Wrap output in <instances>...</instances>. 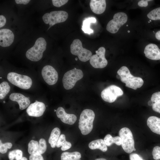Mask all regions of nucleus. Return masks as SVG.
Listing matches in <instances>:
<instances>
[{
    "instance_id": "a211bd4d",
    "label": "nucleus",
    "mask_w": 160,
    "mask_h": 160,
    "mask_svg": "<svg viewBox=\"0 0 160 160\" xmlns=\"http://www.w3.org/2000/svg\"><path fill=\"white\" fill-rule=\"evenodd\" d=\"M9 99L12 101L17 102L20 110H24L29 106L30 101L29 98L23 94L18 93H13L11 94Z\"/></svg>"
},
{
    "instance_id": "58836bf2",
    "label": "nucleus",
    "mask_w": 160,
    "mask_h": 160,
    "mask_svg": "<svg viewBox=\"0 0 160 160\" xmlns=\"http://www.w3.org/2000/svg\"><path fill=\"white\" fill-rule=\"evenodd\" d=\"M114 143L118 145H120L121 144V139L119 136H116L113 137Z\"/></svg>"
},
{
    "instance_id": "f03ea898",
    "label": "nucleus",
    "mask_w": 160,
    "mask_h": 160,
    "mask_svg": "<svg viewBox=\"0 0 160 160\" xmlns=\"http://www.w3.org/2000/svg\"><path fill=\"white\" fill-rule=\"evenodd\" d=\"M46 46L47 42L45 39L42 37L38 38L33 47L26 51V57L32 61H39L43 57V53L46 49Z\"/></svg>"
},
{
    "instance_id": "c756f323",
    "label": "nucleus",
    "mask_w": 160,
    "mask_h": 160,
    "mask_svg": "<svg viewBox=\"0 0 160 160\" xmlns=\"http://www.w3.org/2000/svg\"><path fill=\"white\" fill-rule=\"evenodd\" d=\"M12 146V144L9 142H7L4 144L1 142V140H0V152L4 154L6 153L7 151V149L11 148Z\"/></svg>"
},
{
    "instance_id": "9d476101",
    "label": "nucleus",
    "mask_w": 160,
    "mask_h": 160,
    "mask_svg": "<svg viewBox=\"0 0 160 160\" xmlns=\"http://www.w3.org/2000/svg\"><path fill=\"white\" fill-rule=\"evenodd\" d=\"M123 94V92L121 88L116 85H112L104 89L101 92V96L104 101L112 103Z\"/></svg>"
},
{
    "instance_id": "1a4fd4ad",
    "label": "nucleus",
    "mask_w": 160,
    "mask_h": 160,
    "mask_svg": "<svg viewBox=\"0 0 160 160\" xmlns=\"http://www.w3.org/2000/svg\"><path fill=\"white\" fill-rule=\"evenodd\" d=\"M127 20L128 16L125 13L123 12H117L114 15L113 19L107 23L106 29L111 33H115Z\"/></svg>"
},
{
    "instance_id": "20e7f679",
    "label": "nucleus",
    "mask_w": 160,
    "mask_h": 160,
    "mask_svg": "<svg viewBox=\"0 0 160 160\" xmlns=\"http://www.w3.org/2000/svg\"><path fill=\"white\" fill-rule=\"evenodd\" d=\"M68 17V13L64 11H54L44 14L42 19L45 24H49L48 30L55 24L65 22Z\"/></svg>"
},
{
    "instance_id": "2eb2a0df",
    "label": "nucleus",
    "mask_w": 160,
    "mask_h": 160,
    "mask_svg": "<svg viewBox=\"0 0 160 160\" xmlns=\"http://www.w3.org/2000/svg\"><path fill=\"white\" fill-rule=\"evenodd\" d=\"M144 52L145 57L149 59L154 60H160V49L156 44H148L145 47Z\"/></svg>"
},
{
    "instance_id": "4468645a",
    "label": "nucleus",
    "mask_w": 160,
    "mask_h": 160,
    "mask_svg": "<svg viewBox=\"0 0 160 160\" xmlns=\"http://www.w3.org/2000/svg\"><path fill=\"white\" fill-rule=\"evenodd\" d=\"M46 108V106L44 103L36 101L28 106L26 112L30 116L38 117L42 115Z\"/></svg>"
},
{
    "instance_id": "72a5a7b5",
    "label": "nucleus",
    "mask_w": 160,
    "mask_h": 160,
    "mask_svg": "<svg viewBox=\"0 0 160 160\" xmlns=\"http://www.w3.org/2000/svg\"><path fill=\"white\" fill-rule=\"evenodd\" d=\"M29 159V160H44L43 156L40 154L31 155Z\"/></svg>"
},
{
    "instance_id": "f704fd0d",
    "label": "nucleus",
    "mask_w": 160,
    "mask_h": 160,
    "mask_svg": "<svg viewBox=\"0 0 160 160\" xmlns=\"http://www.w3.org/2000/svg\"><path fill=\"white\" fill-rule=\"evenodd\" d=\"M130 160H145L139 155L135 153H132L130 155Z\"/></svg>"
},
{
    "instance_id": "ddd939ff",
    "label": "nucleus",
    "mask_w": 160,
    "mask_h": 160,
    "mask_svg": "<svg viewBox=\"0 0 160 160\" xmlns=\"http://www.w3.org/2000/svg\"><path fill=\"white\" fill-rule=\"evenodd\" d=\"M28 152L31 155L36 154H41L46 151L47 145L45 140L41 138L39 143L34 140H31L28 145Z\"/></svg>"
},
{
    "instance_id": "c9c22d12",
    "label": "nucleus",
    "mask_w": 160,
    "mask_h": 160,
    "mask_svg": "<svg viewBox=\"0 0 160 160\" xmlns=\"http://www.w3.org/2000/svg\"><path fill=\"white\" fill-rule=\"evenodd\" d=\"M152 0H141L138 3V5L141 7H145L148 5V2Z\"/></svg>"
},
{
    "instance_id": "4be33fe9",
    "label": "nucleus",
    "mask_w": 160,
    "mask_h": 160,
    "mask_svg": "<svg viewBox=\"0 0 160 160\" xmlns=\"http://www.w3.org/2000/svg\"><path fill=\"white\" fill-rule=\"evenodd\" d=\"M97 21L95 17H90L85 18L83 21L81 29L85 33L90 34L94 32V31L90 28V25L92 23H95Z\"/></svg>"
},
{
    "instance_id": "4c0bfd02",
    "label": "nucleus",
    "mask_w": 160,
    "mask_h": 160,
    "mask_svg": "<svg viewBox=\"0 0 160 160\" xmlns=\"http://www.w3.org/2000/svg\"><path fill=\"white\" fill-rule=\"evenodd\" d=\"M153 37L156 40L160 42V30H157L154 32Z\"/></svg>"
},
{
    "instance_id": "c03bdc74",
    "label": "nucleus",
    "mask_w": 160,
    "mask_h": 160,
    "mask_svg": "<svg viewBox=\"0 0 160 160\" xmlns=\"http://www.w3.org/2000/svg\"><path fill=\"white\" fill-rule=\"evenodd\" d=\"M78 60V59H77V58H75V60Z\"/></svg>"
},
{
    "instance_id": "412c9836",
    "label": "nucleus",
    "mask_w": 160,
    "mask_h": 160,
    "mask_svg": "<svg viewBox=\"0 0 160 160\" xmlns=\"http://www.w3.org/2000/svg\"><path fill=\"white\" fill-rule=\"evenodd\" d=\"M147 17L155 25L160 24V7L150 11L147 14Z\"/></svg>"
},
{
    "instance_id": "dca6fc26",
    "label": "nucleus",
    "mask_w": 160,
    "mask_h": 160,
    "mask_svg": "<svg viewBox=\"0 0 160 160\" xmlns=\"http://www.w3.org/2000/svg\"><path fill=\"white\" fill-rule=\"evenodd\" d=\"M14 39V35L10 29L4 28L0 30V45L3 47L11 45Z\"/></svg>"
},
{
    "instance_id": "cd10ccee",
    "label": "nucleus",
    "mask_w": 160,
    "mask_h": 160,
    "mask_svg": "<svg viewBox=\"0 0 160 160\" xmlns=\"http://www.w3.org/2000/svg\"><path fill=\"white\" fill-rule=\"evenodd\" d=\"M10 87L8 83L3 81L0 84V99H4L9 93Z\"/></svg>"
},
{
    "instance_id": "49530a36",
    "label": "nucleus",
    "mask_w": 160,
    "mask_h": 160,
    "mask_svg": "<svg viewBox=\"0 0 160 160\" xmlns=\"http://www.w3.org/2000/svg\"><path fill=\"white\" fill-rule=\"evenodd\" d=\"M81 160L79 159H76V160Z\"/></svg>"
},
{
    "instance_id": "473e14b6",
    "label": "nucleus",
    "mask_w": 160,
    "mask_h": 160,
    "mask_svg": "<svg viewBox=\"0 0 160 160\" xmlns=\"http://www.w3.org/2000/svg\"><path fill=\"white\" fill-rule=\"evenodd\" d=\"M68 0H52L53 5L57 7H60L67 3Z\"/></svg>"
},
{
    "instance_id": "de8ad7c7",
    "label": "nucleus",
    "mask_w": 160,
    "mask_h": 160,
    "mask_svg": "<svg viewBox=\"0 0 160 160\" xmlns=\"http://www.w3.org/2000/svg\"><path fill=\"white\" fill-rule=\"evenodd\" d=\"M3 103H5V102L4 101L3 102Z\"/></svg>"
},
{
    "instance_id": "c85d7f7f",
    "label": "nucleus",
    "mask_w": 160,
    "mask_h": 160,
    "mask_svg": "<svg viewBox=\"0 0 160 160\" xmlns=\"http://www.w3.org/2000/svg\"><path fill=\"white\" fill-rule=\"evenodd\" d=\"M23 156L22 151L19 149L14 150L9 152L8 157L10 160H20Z\"/></svg>"
},
{
    "instance_id": "37998d69",
    "label": "nucleus",
    "mask_w": 160,
    "mask_h": 160,
    "mask_svg": "<svg viewBox=\"0 0 160 160\" xmlns=\"http://www.w3.org/2000/svg\"><path fill=\"white\" fill-rule=\"evenodd\" d=\"M20 160H28V159L25 157H23Z\"/></svg>"
},
{
    "instance_id": "ea45409f",
    "label": "nucleus",
    "mask_w": 160,
    "mask_h": 160,
    "mask_svg": "<svg viewBox=\"0 0 160 160\" xmlns=\"http://www.w3.org/2000/svg\"><path fill=\"white\" fill-rule=\"evenodd\" d=\"M30 1L29 0H15V2L17 4H27Z\"/></svg>"
},
{
    "instance_id": "bb28decb",
    "label": "nucleus",
    "mask_w": 160,
    "mask_h": 160,
    "mask_svg": "<svg viewBox=\"0 0 160 160\" xmlns=\"http://www.w3.org/2000/svg\"><path fill=\"white\" fill-rule=\"evenodd\" d=\"M151 100L154 103L152 106L153 110L160 113V92H156L153 94Z\"/></svg>"
},
{
    "instance_id": "e433bc0d",
    "label": "nucleus",
    "mask_w": 160,
    "mask_h": 160,
    "mask_svg": "<svg viewBox=\"0 0 160 160\" xmlns=\"http://www.w3.org/2000/svg\"><path fill=\"white\" fill-rule=\"evenodd\" d=\"M6 20L5 17L3 15H0V28H1L5 25Z\"/></svg>"
},
{
    "instance_id": "b1692460",
    "label": "nucleus",
    "mask_w": 160,
    "mask_h": 160,
    "mask_svg": "<svg viewBox=\"0 0 160 160\" xmlns=\"http://www.w3.org/2000/svg\"><path fill=\"white\" fill-rule=\"evenodd\" d=\"M60 134V130L58 127L55 128L52 131L48 139V142L52 148H54L56 147Z\"/></svg>"
},
{
    "instance_id": "9b49d317",
    "label": "nucleus",
    "mask_w": 160,
    "mask_h": 160,
    "mask_svg": "<svg viewBox=\"0 0 160 160\" xmlns=\"http://www.w3.org/2000/svg\"><path fill=\"white\" fill-rule=\"evenodd\" d=\"M105 49L104 47H100L96 51V54L92 55L90 59L91 65L95 68H103L108 64V61L105 57Z\"/></svg>"
},
{
    "instance_id": "7c9ffc66",
    "label": "nucleus",
    "mask_w": 160,
    "mask_h": 160,
    "mask_svg": "<svg viewBox=\"0 0 160 160\" xmlns=\"http://www.w3.org/2000/svg\"><path fill=\"white\" fill-rule=\"evenodd\" d=\"M152 155L154 159H160V147L156 146L154 147L152 151Z\"/></svg>"
},
{
    "instance_id": "423d86ee",
    "label": "nucleus",
    "mask_w": 160,
    "mask_h": 160,
    "mask_svg": "<svg viewBox=\"0 0 160 160\" xmlns=\"http://www.w3.org/2000/svg\"><path fill=\"white\" fill-rule=\"evenodd\" d=\"M7 79L12 84L23 89H29L32 84V79L29 77L15 72L9 73L7 76Z\"/></svg>"
},
{
    "instance_id": "5701e85b",
    "label": "nucleus",
    "mask_w": 160,
    "mask_h": 160,
    "mask_svg": "<svg viewBox=\"0 0 160 160\" xmlns=\"http://www.w3.org/2000/svg\"><path fill=\"white\" fill-rule=\"evenodd\" d=\"M89 147L91 149H99L103 152H105L107 147L104 140L102 139L95 140L91 142L89 144Z\"/></svg>"
},
{
    "instance_id": "39448f33",
    "label": "nucleus",
    "mask_w": 160,
    "mask_h": 160,
    "mask_svg": "<svg viewBox=\"0 0 160 160\" xmlns=\"http://www.w3.org/2000/svg\"><path fill=\"white\" fill-rule=\"evenodd\" d=\"M119 134L121 139V146L125 152L129 153L136 151L133 135L129 128H122L119 130Z\"/></svg>"
},
{
    "instance_id": "f8f14e48",
    "label": "nucleus",
    "mask_w": 160,
    "mask_h": 160,
    "mask_svg": "<svg viewBox=\"0 0 160 160\" xmlns=\"http://www.w3.org/2000/svg\"><path fill=\"white\" fill-rule=\"evenodd\" d=\"M41 74L44 81L49 85L55 84L58 80V76L57 72L50 65H46L43 68Z\"/></svg>"
},
{
    "instance_id": "a878e982",
    "label": "nucleus",
    "mask_w": 160,
    "mask_h": 160,
    "mask_svg": "<svg viewBox=\"0 0 160 160\" xmlns=\"http://www.w3.org/2000/svg\"><path fill=\"white\" fill-rule=\"evenodd\" d=\"M81 155L78 151L72 152H64L61 156V160H75L81 158Z\"/></svg>"
},
{
    "instance_id": "6ab92c4d",
    "label": "nucleus",
    "mask_w": 160,
    "mask_h": 160,
    "mask_svg": "<svg viewBox=\"0 0 160 160\" xmlns=\"http://www.w3.org/2000/svg\"><path fill=\"white\" fill-rule=\"evenodd\" d=\"M89 5L91 9L94 13L101 14L105 11L106 8V2L105 0H91Z\"/></svg>"
},
{
    "instance_id": "6e6552de",
    "label": "nucleus",
    "mask_w": 160,
    "mask_h": 160,
    "mask_svg": "<svg viewBox=\"0 0 160 160\" xmlns=\"http://www.w3.org/2000/svg\"><path fill=\"white\" fill-rule=\"evenodd\" d=\"M83 76L82 71L76 68L65 73L63 76L62 82L63 87L67 90L72 88L76 82Z\"/></svg>"
},
{
    "instance_id": "393cba45",
    "label": "nucleus",
    "mask_w": 160,
    "mask_h": 160,
    "mask_svg": "<svg viewBox=\"0 0 160 160\" xmlns=\"http://www.w3.org/2000/svg\"><path fill=\"white\" fill-rule=\"evenodd\" d=\"M61 146V150L65 151L70 149L71 147V143L66 140L64 134H61L59 137L56 146L59 148Z\"/></svg>"
},
{
    "instance_id": "2f4dec72",
    "label": "nucleus",
    "mask_w": 160,
    "mask_h": 160,
    "mask_svg": "<svg viewBox=\"0 0 160 160\" xmlns=\"http://www.w3.org/2000/svg\"><path fill=\"white\" fill-rule=\"evenodd\" d=\"M103 140L105 144L108 146H110L114 143L113 137L110 134L107 135Z\"/></svg>"
},
{
    "instance_id": "f3484780",
    "label": "nucleus",
    "mask_w": 160,
    "mask_h": 160,
    "mask_svg": "<svg viewBox=\"0 0 160 160\" xmlns=\"http://www.w3.org/2000/svg\"><path fill=\"white\" fill-rule=\"evenodd\" d=\"M56 114L62 121L70 125L73 124L77 119V117L75 115L67 113L64 109L61 107H58L56 110Z\"/></svg>"
},
{
    "instance_id": "7ed1b4c3",
    "label": "nucleus",
    "mask_w": 160,
    "mask_h": 160,
    "mask_svg": "<svg viewBox=\"0 0 160 160\" xmlns=\"http://www.w3.org/2000/svg\"><path fill=\"white\" fill-rule=\"evenodd\" d=\"M95 117V113L91 109H85L82 112L79 120V127L82 134L87 135L92 131Z\"/></svg>"
},
{
    "instance_id": "a18cd8bd",
    "label": "nucleus",
    "mask_w": 160,
    "mask_h": 160,
    "mask_svg": "<svg viewBox=\"0 0 160 160\" xmlns=\"http://www.w3.org/2000/svg\"><path fill=\"white\" fill-rule=\"evenodd\" d=\"M54 111H56V110H54Z\"/></svg>"
},
{
    "instance_id": "aec40b11",
    "label": "nucleus",
    "mask_w": 160,
    "mask_h": 160,
    "mask_svg": "<svg viewBox=\"0 0 160 160\" xmlns=\"http://www.w3.org/2000/svg\"><path fill=\"white\" fill-rule=\"evenodd\" d=\"M147 124L148 127L153 132L160 135V118L152 116L148 119Z\"/></svg>"
},
{
    "instance_id": "79ce46f5",
    "label": "nucleus",
    "mask_w": 160,
    "mask_h": 160,
    "mask_svg": "<svg viewBox=\"0 0 160 160\" xmlns=\"http://www.w3.org/2000/svg\"><path fill=\"white\" fill-rule=\"evenodd\" d=\"M95 160H107L106 159L103 158H98L95 159Z\"/></svg>"
},
{
    "instance_id": "0eeeda50",
    "label": "nucleus",
    "mask_w": 160,
    "mask_h": 160,
    "mask_svg": "<svg viewBox=\"0 0 160 160\" xmlns=\"http://www.w3.org/2000/svg\"><path fill=\"white\" fill-rule=\"evenodd\" d=\"M70 51L72 54L77 56L79 59L83 62L90 60L92 56L91 51L84 48L81 41L78 39L73 41L70 46Z\"/></svg>"
},
{
    "instance_id": "a19ab883",
    "label": "nucleus",
    "mask_w": 160,
    "mask_h": 160,
    "mask_svg": "<svg viewBox=\"0 0 160 160\" xmlns=\"http://www.w3.org/2000/svg\"><path fill=\"white\" fill-rule=\"evenodd\" d=\"M153 103H154L153 102L150 100L148 101V105L152 106Z\"/></svg>"
},
{
    "instance_id": "f257e3e1",
    "label": "nucleus",
    "mask_w": 160,
    "mask_h": 160,
    "mask_svg": "<svg viewBox=\"0 0 160 160\" xmlns=\"http://www.w3.org/2000/svg\"><path fill=\"white\" fill-rule=\"evenodd\" d=\"M117 73L121 81L125 84L126 87L136 90L141 87L143 84L144 81L142 78L133 76L126 66L121 67L117 71Z\"/></svg>"
}]
</instances>
